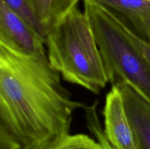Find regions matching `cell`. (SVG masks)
<instances>
[{"label":"cell","instance_id":"9","mask_svg":"<svg viewBox=\"0 0 150 149\" xmlns=\"http://www.w3.org/2000/svg\"><path fill=\"white\" fill-rule=\"evenodd\" d=\"M87 128L93 134L96 140L100 143L104 149H113L112 145L105 137L103 128L101 125L98 112V101L83 108Z\"/></svg>","mask_w":150,"mask_h":149},{"label":"cell","instance_id":"11","mask_svg":"<svg viewBox=\"0 0 150 149\" xmlns=\"http://www.w3.org/2000/svg\"><path fill=\"white\" fill-rule=\"evenodd\" d=\"M1 1H4L13 11L21 17L23 20H26L29 25L35 28L42 36L45 38V32L26 0H1Z\"/></svg>","mask_w":150,"mask_h":149},{"label":"cell","instance_id":"5","mask_svg":"<svg viewBox=\"0 0 150 149\" xmlns=\"http://www.w3.org/2000/svg\"><path fill=\"white\" fill-rule=\"evenodd\" d=\"M45 37L0 0V44L29 55L45 52Z\"/></svg>","mask_w":150,"mask_h":149},{"label":"cell","instance_id":"13","mask_svg":"<svg viewBox=\"0 0 150 149\" xmlns=\"http://www.w3.org/2000/svg\"><path fill=\"white\" fill-rule=\"evenodd\" d=\"M113 149H114V148H113Z\"/></svg>","mask_w":150,"mask_h":149},{"label":"cell","instance_id":"10","mask_svg":"<svg viewBox=\"0 0 150 149\" xmlns=\"http://www.w3.org/2000/svg\"><path fill=\"white\" fill-rule=\"evenodd\" d=\"M51 149H104L97 140L84 134H69Z\"/></svg>","mask_w":150,"mask_h":149},{"label":"cell","instance_id":"4","mask_svg":"<svg viewBox=\"0 0 150 149\" xmlns=\"http://www.w3.org/2000/svg\"><path fill=\"white\" fill-rule=\"evenodd\" d=\"M103 115L105 137L114 149H139L122 93L117 85L106 94Z\"/></svg>","mask_w":150,"mask_h":149},{"label":"cell","instance_id":"2","mask_svg":"<svg viewBox=\"0 0 150 149\" xmlns=\"http://www.w3.org/2000/svg\"><path fill=\"white\" fill-rule=\"evenodd\" d=\"M50 64L64 80L98 94L108 77L89 18L78 5L54 23L45 38Z\"/></svg>","mask_w":150,"mask_h":149},{"label":"cell","instance_id":"7","mask_svg":"<svg viewBox=\"0 0 150 149\" xmlns=\"http://www.w3.org/2000/svg\"><path fill=\"white\" fill-rule=\"evenodd\" d=\"M118 16L150 42V0H94Z\"/></svg>","mask_w":150,"mask_h":149},{"label":"cell","instance_id":"8","mask_svg":"<svg viewBox=\"0 0 150 149\" xmlns=\"http://www.w3.org/2000/svg\"><path fill=\"white\" fill-rule=\"evenodd\" d=\"M45 35L53 25L71 9L78 5L79 0H26Z\"/></svg>","mask_w":150,"mask_h":149},{"label":"cell","instance_id":"3","mask_svg":"<svg viewBox=\"0 0 150 149\" xmlns=\"http://www.w3.org/2000/svg\"><path fill=\"white\" fill-rule=\"evenodd\" d=\"M83 3L108 83H128L150 100V64L132 39L128 25L94 0Z\"/></svg>","mask_w":150,"mask_h":149},{"label":"cell","instance_id":"6","mask_svg":"<svg viewBox=\"0 0 150 149\" xmlns=\"http://www.w3.org/2000/svg\"><path fill=\"white\" fill-rule=\"evenodd\" d=\"M121 90L139 149H150V100L126 83L116 84Z\"/></svg>","mask_w":150,"mask_h":149},{"label":"cell","instance_id":"1","mask_svg":"<svg viewBox=\"0 0 150 149\" xmlns=\"http://www.w3.org/2000/svg\"><path fill=\"white\" fill-rule=\"evenodd\" d=\"M74 100L45 52L0 44V149H51L70 134Z\"/></svg>","mask_w":150,"mask_h":149},{"label":"cell","instance_id":"12","mask_svg":"<svg viewBox=\"0 0 150 149\" xmlns=\"http://www.w3.org/2000/svg\"><path fill=\"white\" fill-rule=\"evenodd\" d=\"M129 32H130V34L133 40L134 41L135 43L138 46V48L140 49V51H142L143 55L144 56L146 59L147 60L148 62L150 64V42L145 40V39H142L139 35L136 34V33H135L132 30L130 26H129Z\"/></svg>","mask_w":150,"mask_h":149}]
</instances>
